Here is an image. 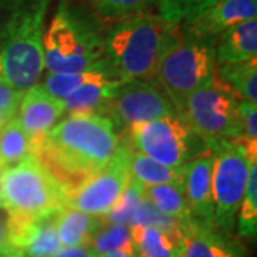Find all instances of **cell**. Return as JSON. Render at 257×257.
Instances as JSON below:
<instances>
[{
  "label": "cell",
  "instance_id": "obj_1",
  "mask_svg": "<svg viewBox=\"0 0 257 257\" xmlns=\"http://www.w3.org/2000/svg\"><path fill=\"white\" fill-rule=\"evenodd\" d=\"M119 140L104 116H69L47 133L36 156L64 192H70L109 163Z\"/></svg>",
  "mask_w": 257,
  "mask_h": 257
},
{
  "label": "cell",
  "instance_id": "obj_2",
  "mask_svg": "<svg viewBox=\"0 0 257 257\" xmlns=\"http://www.w3.org/2000/svg\"><path fill=\"white\" fill-rule=\"evenodd\" d=\"M52 0H0V80L25 92L43 74V35Z\"/></svg>",
  "mask_w": 257,
  "mask_h": 257
},
{
  "label": "cell",
  "instance_id": "obj_3",
  "mask_svg": "<svg viewBox=\"0 0 257 257\" xmlns=\"http://www.w3.org/2000/svg\"><path fill=\"white\" fill-rule=\"evenodd\" d=\"M180 36V26L159 13L140 12L117 20L106 33L104 59L121 80H153Z\"/></svg>",
  "mask_w": 257,
  "mask_h": 257
},
{
  "label": "cell",
  "instance_id": "obj_4",
  "mask_svg": "<svg viewBox=\"0 0 257 257\" xmlns=\"http://www.w3.org/2000/svg\"><path fill=\"white\" fill-rule=\"evenodd\" d=\"M103 26L89 10L60 0L43 35V67L47 73L84 72L104 60Z\"/></svg>",
  "mask_w": 257,
  "mask_h": 257
},
{
  "label": "cell",
  "instance_id": "obj_5",
  "mask_svg": "<svg viewBox=\"0 0 257 257\" xmlns=\"http://www.w3.org/2000/svg\"><path fill=\"white\" fill-rule=\"evenodd\" d=\"M64 194L63 187L37 156L0 170V209L8 216L50 217L64 207Z\"/></svg>",
  "mask_w": 257,
  "mask_h": 257
},
{
  "label": "cell",
  "instance_id": "obj_6",
  "mask_svg": "<svg viewBox=\"0 0 257 257\" xmlns=\"http://www.w3.org/2000/svg\"><path fill=\"white\" fill-rule=\"evenodd\" d=\"M216 76L214 40L182 33L159 64L155 80L179 111L184 100Z\"/></svg>",
  "mask_w": 257,
  "mask_h": 257
},
{
  "label": "cell",
  "instance_id": "obj_7",
  "mask_svg": "<svg viewBox=\"0 0 257 257\" xmlns=\"http://www.w3.org/2000/svg\"><path fill=\"white\" fill-rule=\"evenodd\" d=\"M239 103L236 93L214 76L184 100L179 116L209 150H214L221 142L240 136Z\"/></svg>",
  "mask_w": 257,
  "mask_h": 257
},
{
  "label": "cell",
  "instance_id": "obj_8",
  "mask_svg": "<svg viewBox=\"0 0 257 257\" xmlns=\"http://www.w3.org/2000/svg\"><path fill=\"white\" fill-rule=\"evenodd\" d=\"M121 138L132 150L170 167H183L197 155H203L196 146L209 150L179 114L136 123Z\"/></svg>",
  "mask_w": 257,
  "mask_h": 257
},
{
  "label": "cell",
  "instance_id": "obj_9",
  "mask_svg": "<svg viewBox=\"0 0 257 257\" xmlns=\"http://www.w3.org/2000/svg\"><path fill=\"white\" fill-rule=\"evenodd\" d=\"M213 153V226L229 234L246 190L250 167L257 160L248 156L237 139L221 142Z\"/></svg>",
  "mask_w": 257,
  "mask_h": 257
},
{
  "label": "cell",
  "instance_id": "obj_10",
  "mask_svg": "<svg viewBox=\"0 0 257 257\" xmlns=\"http://www.w3.org/2000/svg\"><path fill=\"white\" fill-rule=\"evenodd\" d=\"M132 149L124 138L119 140L117 149L109 163L89 180L64 194V207L103 217L119 200L128 179V159Z\"/></svg>",
  "mask_w": 257,
  "mask_h": 257
},
{
  "label": "cell",
  "instance_id": "obj_11",
  "mask_svg": "<svg viewBox=\"0 0 257 257\" xmlns=\"http://www.w3.org/2000/svg\"><path fill=\"white\" fill-rule=\"evenodd\" d=\"M177 114L163 89L153 80H124L111 94L104 117L126 132L136 123Z\"/></svg>",
  "mask_w": 257,
  "mask_h": 257
},
{
  "label": "cell",
  "instance_id": "obj_12",
  "mask_svg": "<svg viewBox=\"0 0 257 257\" xmlns=\"http://www.w3.org/2000/svg\"><path fill=\"white\" fill-rule=\"evenodd\" d=\"M63 114V100L47 92L42 83H36L23 92L16 117L33 142L37 153L47 133L59 123Z\"/></svg>",
  "mask_w": 257,
  "mask_h": 257
},
{
  "label": "cell",
  "instance_id": "obj_13",
  "mask_svg": "<svg viewBox=\"0 0 257 257\" xmlns=\"http://www.w3.org/2000/svg\"><path fill=\"white\" fill-rule=\"evenodd\" d=\"M257 16V0H216L180 25L184 35L216 40L227 29Z\"/></svg>",
  "mask_w": 257,
  "mask_h": 257
},
{
  "label": "cell",
  "instance_id": "obj_14",
  "mask_svg": "<svg viewBox=\"0 0 257 257\" xmlns=\"http://www.w3.org/2000/svg\"><path fill=\"white\" fill-rule=\"evenodd\" d=\"M213 159L214 153L211 150L183 166V193L193 219L210 226H213Z\"/></svg>",
  "mask_w": 257,
  "mask_h": 257
},
{
  "label": "cell",
  "instance_id": "obj_15",
  "mask_svg": "<svg viewBox=\"0 0 257 257\" xmlns=\"http://www.w3.org/2000/svg\"><path fill=\"white\" fill-rule=\"evenodd\" d=\"M183 234L182 257H246L241 244L210 224L193 221L184 226Z\"/></svg>",
  "mask_w": 257,
  "mask_h": 257
},
{
  "label": "cell",
  "instance_id": "obj_16",
  "mask_svg": "<svg viewBox=\"0 0 257 257\" xmlns=\"http://www.w3.org/2000/svg\"><path fill=\"white\" fill-rule=\"evenodd\" d=\"M216 66L247 62L257 57V19L227 29L214 40Z\"/></svg>",
  "mask_w": 257,
  "mask_h": 257
},
{
  "label": "cell",
  "instance_id": "obj_17",
  "mask_svg": "<svg viewBox=\"0 0 257 257\" xmlns=\"http://www.w3.org/2000/svg\"><path fill=\"white\" fill-rule=\"evenodd\" d=\"M138 257H182L184 250L183 227L160 229L153 226H130Z\"/></svg>",
  "mask_w": 257,
  "mask_h": 257
},
{
  "label": "cell",
  "instance_id": "obj_18",
  "mask_svg": "<svg viewBox=\"0 0 257 257\" xmlns=\"http://www.w3.org/2000/svg\"><path fill=\"white\" fill-rule=\"evenodd\" d=\"M121 79H106L96 83H87L64 97V113L69 116H104L111 94Z\"/></svg>",
  "mask_w": 257,
  "mask_h": 257
},
{
  "label": "cell",
  "instance_id": "obj_19",
  "mask_svg": "<svg viewBox=\"0 0 257 257\" xmlns=\"http://www.w3.org/2000/svg\"><path fill=\"white\" fill-rule=\"evenodd\" d=\"M103 224V217L92 216L83 211L63 207L57 211L55 226L62 247L89 244L94 233Z\"/></svg>",
  "mask_w": 257,
  "mask_h": 257
},
{
  "label": "cell",
  "instance_id": "obj_20",
  "mask_svg": "<svg viewBox=\"0 0 257 257\" xmlns=\"http://www.w3.org/2000/svg\"><path fill=\"white\" fill-rule=\"evenodd\" d=\"M143 197L153 204V207L167 217L179 221L182 226H189L193 221L190 209L184 197L183 189L176 184H155L143 187Z\"/></svg>",
  "mask_w": 257,
  "mask_h": 257
},
{
  "label": "cell",
  "instance_id": "obj_21",
  "mask_svg": "<svg viewBox=\"0 0 257 257\" xmlns=\"http://www.w3.org/2000/svg\"><path fill=\"white\" fill-rule=\"evenodd\" d=\"M106 79H120L117 74L111 70V67L104 59L103 62L96 64L84 72L77 73H47L45 82L42 83L47 92L63 100L70 93L77 90L87 83H96Z\"/></svg>",
  "mask_w": 257,
  "mask_h": 257
},
{
  "label": "cell",
  "instance_id": "obj_22",
  "mask_svg": "<svg viewBox=\"0 0 257 257\" xmlns=\"http://www.w3.org/2000/svg\"><path fill=\"white\" fill-rule=\"evenodd\" d=\"M130 176L143 186L176 184L183 189V167H170L132 150L128 159Z\"/></svg>",
  "mask_w": 257,
  "mask_h": 257
},
{
  "label": "cell",
  "instance_id": "obj_23",
  "mask_svg": "<svg viewBox=\"0 0 257 257\" xmlns=\"http://www.w3.org/2000/svg\"><path fill=\"white\" fill-rule=\"evenodd\" d=\"M30 156H36L33 142L15 116L0 128V170Z\"/></svg>",
  "mask_w": 257,
  "mask_h": 257
},
{
  "label": "cell",
  "instance_id": "obj_24",
  "mask_svg": "<svg viewBox=\"0 0 257 257\" xmlns=\"http://www.w3.org/2000/svg\"><path fill=\"white\" fill-rule=\"evenodd\" d=\"M216 76L240 100L257 104V57L241 63L219 64L216 66Z\"/></svg>",
  "mask_w": 257,
  "mask_h": 257
},
{
  "label": "cell",
  "instance_id": "obj_25",
  "mask_svg": "<svg viewBox=\"0 0 257 257\" xmlns=\"http://www.w3.org/2000/svg\"><path fill=\"white\" fill-rule=\"evenodd\" d=\"M90 251L97 256H104L111 251H128L136 253L132 233L127 224H119V223H106L103 220L100 229L94 233L90 241H89Z\"/></svg>",
  "mask_w": 257,
  "mask_h": 257
},
{
  "label": "cell",
  "instance_id": "obj_26",
  "mask_svg": "<svg viewBox=\"0 0 257 257\" xmlns=\"http://www.w3.org/2000/svg\"><path fill=\"white\" fill-rule=\"evenodd\" d=\"M56 214L37 221L23 247V257H52L62 248L55 226Z\"/></svg>",
  "mask_w": 257,
  "mask_h": 257
},
{
  "label": "cell",
  "instance_id": "obj_27",
  "mask_svg": "<svg viewBox=\"0 0 257 257\" xmlns=\"http://www.w3.org/2000/svg\"><path fill=\"white\" fill-rule=\"evenodd\" d=\"M237 233L247 239H256L257 233V162L248 172L247 184L237 211Z\"/></svg>",
  "mask_w": 257,
  "mask_h": 257
},
{
  "label": "cell",
  "instance_id": "obj_28",
  "mask_svg": "<svg viewBox=\"0 0 257 257\" xmlns=\"http://www.w3.org/2000/svg\"><path fill=\"white\" fill-rule=\"evenodd\" d=\"M143 184L139 183L138 180H135L130 176L124 190L120 194L119 200L106 216H103V220L106 223H119L130 226V221L136 213L139 203L143 199Z\"/></svg>",
  "mask_w": 257,
  "mask_h": 257
},
{
  "label": "cell",
  "instance_id": "obj_29",
  "mask_svg": "<svg viewBox=\"0 0 257 257\" xmlns=\"http://www.w3.org/2000/svg\"><path fill=\"white\" fill-rule=\"evenodd\" d=\"M101 18L120 20L156 6L157 0H87Z\"/></svg>",
  "mask_w": 257,
  "mask_h": 257
},
{
  "label": "cell",
  "instance_id": "obj_30",
  "mask_svg": "<svg viewBox=\"0 0 257 257\" xmlns=\"http://www.w3.org/2000/svg\"><path fill=\"white\" fill-rule=\"evenodd\" d=\"M216 0H157V13L162 18L180 26L186 20L206 9Z\"/></svg>",
  "mask_w": 257,
  "mask_h": 257
},
{
  "label": "cell",
  "instance_id": "obj_31",
  "mask_svg": "<svg viewBox=\"0 0 257 257\" xmlns=\"http://www.w3.org/2000/svg\"><path fill=\"white\" fill-rule=\"evenodd\" d=\"M239 128L237 139H247L257 142V104L246 100L239 103Z\"/></svg>",
  "mask_w": 257,
  "mask_h": 257
},
{
  "label": "cell",
  "instance_id": "obj_32",
  "mask_svg": "<svg viewBox=\"0 0 257 257\" xmlns=\"http://www.w3.org/2000/svg\"><path fill=\"white\" fill-rule=\"evenodd\" d=\"M22 96L23 92L16 90L8 83L0 80V113L5 119L10 120L16 116Z\"/></svg>",
  "mask_w": 257,
  "mask_h": 257
},
{
  "label": "cell",
  "instance_id": "obj_33",
  "mask_svg": "<svg viewBox=\"0 0 257 257\" xmlns=\"http://www.w3.org/2000/svg\"><path fill=\"white\" fill-rule=\"evenodd\" d=\"M0 257H15V253L10 247L9 237H8L6 217H2V216H0Z\"/></svg>",
  "mask_w": 257,
  "mask_h": 257
},
{
  "label": "cell",
  "instance_id": "obj_34",
  "mask_svg": "<svg viewBox=\"0 0 257 257\" xmlns=\"http://www.w3.org/2000/svg\"><path fill=\"white\" fill-rule=\"evenodd\" d=\"M92 254L89 246L79 244V246H70V247H62L57 253L52 257H89Z\"/></svg>",
  "mask_w": 257,
  "mask_h": 257
},
{
  "label": "cell",
  "instance_id": "obj_35",
  "mask_svg": "<svg viewBox=\"0 0 257 257\" xmlns=\"http://www.w3.org/2000/svg\"><path fill=\"white\" fill-rule=\"evenodd\" d=\"M101 257H138L136 253H128V251H111Z\"/></svg>",
  "mask_w": 257,
  "mask_h": 257
},
{
  "label": "cell",
  "instance_id": "obj_36",
  "mask_svg": "<svg viewBox=\"0 0 257 257\" xmlns=\"http://www.w3.org/2000/svg\"><path fill=\"white\" fill-rule=\"evenodd\" d=\"M6 121H8V120L5 119V117H3V116H2V113H0V128L3 127V124H5V123H6Z\"/></svg>",
  "mask_w": 257,
  "mask_h": 257
},
{
  "label": "cell",
  "instance_id": "obj_37",
  "mask_svg": "<svg viewBox=\"0 0 257 257\" xmlns=\"http://www.w3.org/2000/svg\"><path fill=\"white\" fill-rule=\"evenodd\" d=\"M89 257H100V256H97V254H94V253H92V254H90V256Z\"/></svg>",
  "mask_w": 257,
  "mask_h": 257
}]
</instances>
